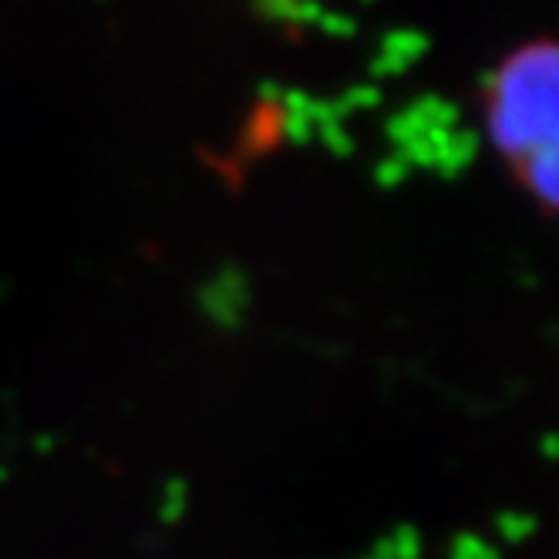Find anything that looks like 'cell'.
Returning a JSON list of instances; mask_svg holds the SVG:
<instances>
[{"mask_svg": "<svg viewBox=\"0 0 559 559\" xmlns=\"http://www.w3.org/2000/svg\"><path fill=\"white\" fill-rule=\"evenodd\" d=\"M486 126L526 189L552 206L559 186V55L552 41H530L499 61L489 78Z\"/></svg>", "mask_w": 559, "mask_h": 559, "instance_id": "1", "label": "cell"}]
</instances>
